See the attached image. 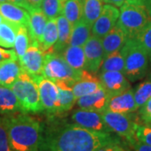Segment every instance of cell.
<instances>
[{
  "mask_svg": "<svg viewBox=\"0 0 151 151\" xmlns=\"http://www.w3.org/2000/svg\"><path fill=\"white\" fill-rule=\"evenodd\" d=\"M133 148L134 149V151H151V145L141 142L139 139L135 141L133 145Z\"/></svg>",
  "mask_w": 151,
  "mask_h": 151,
  "instance_id": "cell-40",
  "label": "cell"
},
{
  "mask_svg": "<svg viewBox=\"0 0 151 151\" xmlns=\"http://www.w3.org/2000/svg\"><path fill=\"white\" fill-rule=\"evenodd\" d=\"M102 117L108 128L117 134L125 139L130 145L133 146L138 139L136 137V129L139 125L138 117L130 113H115L105 110Z\"/></svg>",
  "mask_w": 151,
  "mask_h": 151,
  "instance_id": "cell-7",
  "label": "cell"
},
{
  "mask_svg": "<svg viewBox=\"0 0 151 151\" xmlns=\"http://www.w3.org/2000/svg\"><path fill=\"white\" fill-rule=\"evenodd\" d=\"M125 69V59L122 50H118L108 56H106L103 60L100 71H121L124 74Z\"/></svg>",
  "mask_w": 151,
  "mask_h": 151,
  "instance_id": "cell-27",
  "label": "cell"
},
{
  "mask_svg": "<svg viewBox=\"0 0 151 151\" xmlns=\"http://www.w3.org/2000/svg\"><path fill=\"white\" fill-rule=\"evenodd\" d=\"M145 1L146 5L148 8V11H149V14H150V16L151 18V0H145Z\"/></svg>",
  "mask_w": 151,
  "mask_h": 151,
  "instance_id": "cell-44",
  "label": "cell"
},
{
  "mask_svg": "<svg viewBox=\"0 0 151 151\" xmlns=\"http://www.w3.org/2000/svg\"><path fill=\"white\" fill-rule=\"evenodd\" d=\"M97 151H129L122 144L121 141L112 142L100 147Z\"/></svg>",
  "mask_w": 151,
  "mask_h": 151,
  "instance_id": "cell-38",
  "label": "cell"
},
{
  "mask_svg": "<svg viewBox=\"0 0 151 151\" xmlns=\"http://www.w3.org/2000/svg\"><path fill=\"white\" fill-rule=\"evenodd\" d=\"M8 60H19L14 50H6L0 47V63Z\"/></svg>",
  "mask_w": 151,
  "mask_h": 151,
  "instance_id": "cell-39",
  "label": "cell"
},
{
  "mask_svg": "<svg viewBox=\"0 0 151 151\" xmlns=\"http://www.w3.org/2000/svg\"><path fill=\"white\" fill-rule=\"evenodd\" d=\"M82 71L71 68L62 55L55 51L53 49L45 53L42 70V75L45 77L54 81H65L72 86L81 77Z\"/></svg>",
  "mask_w": 151,
  "mask_h": 151,
  "instance_id": "cell-6",
  "label": "cell"
},
{
  "mask_svg": "<svg viewBox=\"0 0 151 151\" xmlns=\"http://www.w3.org/2000/svg\"><path fill=\"white\" fill-rule=\"evenodd\" d=\"M38 86L40 102L44 112L49 116L54 117L59 114L58 88L55 82L43 75L33 77Z\"/></svg>",
  "mask_w": 151,
  "mask_h": 151,
  "instance_id": "cell-8",
  "label": "cell"
},
{
  "mask_svg": "<svg viewBox=\"0 0 151 151\" xmlns=\"http://www.w3.org/2000/svg\"><path fill=\"white\" fill-rule=\"evenodd\" d=\"M11 89L19 102L21 113H43L44 109L40 102L36 81L25 70H22L20 75L11 86Z\"/></svg>",
  "mask_w": 151,
  "mask_h": 151,
  "instance_id": "cell-4",
  "label": "cell"
},
{
  "mask_svg": "<svg viewBox=\"0 0 151 151\" xmlns=\"http://www.w3.org/2000/svg\"><path fill=\"white\" fill-rule=\"evenodd\" d=\"M0 119L5 127L14 151H39L44 124L28 113L3 115Z\"/></svg>",
  "mask_w": 151,
  "mask_h": 151,
  "instance_id": "cell-2",
  "label": "cell"
},
{
  "mask_svg": "<svg viewBox=\"0 0 151 151\" xmlns=\"http://www.w3.org/2000/svg\"><path fill=\"white\" fill-rule=\"evenodd\" d=\"M150 21L145 0H126L120 7L117 24L128 39H134Z\"/></svg>",
  "mask_w": 151,
  "mask_h": 151,
  "instance_id": "cell-3",
  "label": "cell"
},
{
  "mask_svg": "<svg viewBox=\"0 0 151 151\" xmlns=\"http://www.w3.org/2000/svg\"><path fill=\"white\" fill-rule=\"evenodd\" d=\"M121 141L111 133L87 129L78 124L50 120L44 124L39 151H97L112 142Z\"/></svg>",
  "mask_w": 151,
  "mask_h": 151,
  "instance_id": "cell-1",
  "label": "cell"
},
{
  "mask_svg": "<svg viewBox=\"0 0 151 151\" xmlns=\"http://www.w3.org/2000/svg\"><path fill=\"white\" fill-rule=\"evenodd\" d=\"M30 42L29 29L26 25H19L17 29L16 37L14 41V50L16 52L19 60L26 52Z\"/></svg>",
  "mask_w": 151,
  "mask_h": 151,
  "instance_id": "cell-31",
  "label": "cell"
},
{
  "mask_svg": "<svg viewBox=\"0 0 151 151\" xmlns=\"http://www.w3.org/2000/svg\"><path fill=\"white\" fill-rule=\"evenodd\" d=\"M86 65L85 70L92 74H97L101 69L104 58L102 39L92 35L83 45Z\"/></svg>",
  "mask_w": 151,
  "mask_h": 151,
  "instance_id": "cell-10",
  "label": "cell"
},
{
  "mask_svg": "<svg viewBox=\"0 0 151 151\" xmlns=\"http://www.w3.org/2000/svg\"><path fill=\"white\" fill-rule=\"evenodd\" d=\"M57 39H58V29H57L56 18L50 19L47 20L42 37L40 41V47L43 50L44 53L54 48V45L57 41Z\"/></svg>",
  "mask_w": 151,
  "mask_h": 151,
  "instance_id": "cell-26",
  "label": "cell"
},
{
  "mask_svg": "<svg viewBox=\"0 0 151 151\" xmlns=\"http://www.w3.org/2000/svg\"><path fill=\"white\" fill-rule=\"evenodd\" d=\"M134 95L136 106L139 109L151 98V81L148 80L139 84L135 88Z\"/></svg>",
  "mask_w": 151,
  "mask_h": 151,
  "instance_id": "cell-33",
  "label": "cell"
},
{
  "mask_svg": "<svg viewBox=\"0 0 151 151\" xmlns=\"http://www.w3.org/2000/svg\"><path fill=\"white\" fill-rule=\"evenodd\" d=\"M20 112L21 107L11 87L0 86V114L9 115Z\"/></svg>",
  "mask_w": 151,
  "mask_h": 151,
  "instance_id": "cell-21",
  "label": "cell"
},
{
  "mask_svg": "<svg viewBox=\"0 0 151 151\" xmlns=\"http://www.w3.org/2000/svg\"><path fill=\"white\" fill-rule=\"evenodd\" d=\"M103 1L108 4H112L116 7H121L126 0H103Z\"/></svg>",
  "mask_w": 151,
  "mask_h": 151,
  "instance_id": "cell-42",
  "label": "cell"
},
{
  "mask_svg": "<svg viewBox=\"0 0 151 151\" xmlns=\"http://www.w3.org/2000/svg\"><path fill=\"white\" fill-rule=\"evenodd\" d=\"M102 88H103V86L100 79L86 70L82 71L81 77L72 85V90L76 99L96 92Z\"/></svg>",
  "mask_w": 151,
  "mask_h": 151,
  "instance_id": "cell-16",
  "label": "cell"
},
{
  "mask_svg": "<svg viewBox=\"0 0 151 151\" xmlns=\"http://www.w3.org/2000/svg\"><path fill=\"white\" fill-rule=\"evenodd\" d=\"M127 40L128 38L123 29L119 27L118 24H116L113 29L104 37L102 38L104 58L114 51L122 49Z\"/></svg>",
  "mask_w": 151,
  "mask_h": 151,
  "instance_id": "cell-18",
  "label": "cell"
},
{
  "mask_svg": "<svg viewBox=\"0 0 151 151\" xmlns=\"http://www.w3.org/2000/svg\"><path fill=\"white\" fill-rule=\"evenodd\" d=\"M65 0H43L41 9L47 19H55L62 14Z\"/></svg>",
  "mask_w": 151,
  "mask_h": 151,
  "instance_id": "cell-32",
  "label": "cell"
},
{
  "mask_svg": "<svg viewBox=\"0 0 151 151\" xmlns=\"http://www.w3.org/2000/svg\"><path fill=\"white\" fill-rule=\"evenodd\" d=\"M99 79L103 88L110 97L131 88L129 81L121 71H102L99 75Z\"/></svg>",
  "mask_w": 151,
  "mask_h": 151,
  "instance_id": "cell-13",
  "label": "cell"
},
{
  "mask_svg": "<svg viewBox=\"0 0 151 151\" xmlns=\"http://www.w3.org/2000/svg\"><path fill=\"white\" fill-rule=\"evenodd\" d=\"M151 60V21L134 38Z\"/></svg>",
  "mask_w": 151,
  "mask_h": 151,
  "instance_id": "cell-34",
  "label": "cell"
},
{
  "mask_svg": "<svg viewBox=\"0 0 151 151\" xmlns=\"http://www.w3.org/2000/svg\"><path fill=\"white\" fill-rule=\"evenodd\" d=\"M28 11L29 14L28 29L30 40H37L40 42L48 19L44 14L41 8H31Z\"/></svg>",
  "mask_w": 151,
  "mask_h": 151,
  "instance_id": "cell-19",
  "label": "cell"
},
{
  "mask_svg": "<svg viewBox=\"0 0 151 151\" xmlns=\"http://www.w3.org/2000/svg\"><path fill=\"white\" fill-rule=\"evenodd\" d=\"M0 151H14L11 147L9 139L5 127L0 119Z\"/></svg>",
  "mask_w": 151,
  "mask_h": 151,
  "instance_id": "cell-36",
  "label": "cell"
},
{
  "mask_svg": "<svg viewBox=\"0 0 151 151\" xmlns=\"http://www.w3.org/2000/svg\"><path fill=\"white\" fill-rule=\"evenodd\" d=\"M4 19H3V17L0 15V24H2V23L4 22Z\"/></svg>",
  "mask_w": 151,
  "mask_h": 151,
  "instance_id": "cell-46",
  "label": "cell"
},
{
  "mask_svg": "<svg viewBox=\"0 0 151 151\" xmlns=\"http://www.w3.org/2000/svg\"><path fill=\"white\" fill-rule=\"evenodd\" d=\"M139 117L145 124H151V98L139 108Z\"/></svg>",
  "mask_w": 151,
  "mask_h": 151,
  "instance_id": "cell-37",
  "label": "cell"
},
{
  "mask_svg": "<svg viewBox=\"0 0 151 151\" xmlns=\"http://www.w3.org/2000/svg\"><path fill=\"white\" fill-rule=\"evenodd\" d=\"M150 61H151V60H150ZM149 80H150V81H151V72L150 73V74H149Z\"/></svg>",
  "mask_w": 151,
  "mask_h": 151,
  "instance_id": "cell-47",
  "label": "cell"
},
{
  "mask_svg": "<svg viewBox=\"0 0 151 151\" xmlns=\"http://www.w3.org/2000/svg\"><path fill=\"white\" fill-rule=\"evenodd\" d=\"M110 96L104 88L76 99V105L81 109L103 113L106 110Z\"/></svg>",
  "mask_w": 151,
  "mask_h": 151,
  "instance_id": "cell-15",
  "label": "cell"
},
{
  "mask_svg": "<svg viewBox=\"0 0 151 151\" xmlns=\"http://www.w3.org/2000/svg\"><path fill=\"white\" fill-rule=\"evenodd\" d=\"M10 2L16 4V5L20 6V7L27 9V10H29L31 9V7L28 3V0H10Z\"/></svg>",
  "mask_w": 151,
  "mask_h": 151,
  "instance_id": "cell-41",
  "label": "cell"
},
{
  "mask_svg": "<svg viewBox=\"0 0 151 151\" xmlns=\"http://www.w3.org/2000/svg\"><path fill=\"white\" fill-rule=\"evenodd\" d=\"M125 59L124 75L129 81L143 79L148 72L150 56L141 47L138 41L134 39H128L122 47Z\"/></svg>",
  "mask_w": 151,
  "mask_h": 151,
  "instance_id": "cell-5",
  "label": "cell"
},
{
  "mask_svg": "<svg viewBox=\"0 0 151 151\" xmlns=\"http://www.w3.org/2000/svg\"><path fill=\"white\" fill-rule=\"evenodd\" d=\"M103 3V0H82V19L92 25L102 13Z\"/></svg>",
  "mask_w": 151,
  "mask_h": 151,
  "instance_id": "cell-28",
  "label": "cell"
},
{
  "mask_svg": "<svg viewBox=\"0 0 151 151\" xmlns=\"http://www.w3.org/2000/svg\"><path fill=\"white\" fill-rule=\"evenodd\" d=\"M58 88L59 114L70 111L76 102V98L72 90V86L65 81H55Z\"/></svg>",
  "mask_w": 151,
  "mask_h": 151,
  "instance_id": "cell-22",
  "label": "cell"
},
{
  "mask_svg": "<svg viewBox=\"0 0 151 151\" xmlns=\"http://www.w3.org/2000/svg\"><path fill=\"white\" fill-rule=\"evenodd\" d=\"M45 53L40 47V42L30 40L26 52L19 60L23 70L29 76L35 77L42 75Z\"/></svg>",
  "mask_w": 151,
  "mask_h": 151,
  "instance_id": "cell-9",
  "label": "cell"
},
{
  "mask_svg": "<svg viewBox=\"0 0 151 151\" xmlns=\"http://www.w3.org/2000/svg\"><path fill=\"white\" fill-rule=\"evenodd\" d=\"M136 137L141 142L151 145V124H139L136 129Z\"/></svg>",
  "mask_w": 151,
  "mask_h": 151,
  "instance_id": "cell-35",
  "label": "cell"
},
{
  "mask_svg": "<svg viewBox=\"0 0 151 151\" xmlns=\"http://www.w3.org/2000/svg\"><path fill=\"white\" fill-rule=\"evenodd\" d=\"M7 2H10V0H0V4H2V3H7Z\"/></svg>",
  "mask_w": 151,
  "mask_h": 151,
  "instance_id": "cell-45",
  "label": "cell"
},
{
  "mask_svg": "<svg viewBox=\"0 0 151 151\" xmlns=\"http://www.w3.org/2000/svg\"><path fill=\"white\" fill-rule=\"evenodd\" d=\"M61 55L69 65L74 70L78 71L85 70L86 58L82 46L69 45L64 50Z\"/></svg>",
  "mask_w": 151,
  "mask_h": 151,
  "instance_id": "cell-23",
  "label": "cell"
},
{
  "mask_svg": "<svg viewBox=\"0 0 151 151\" xmlns=\"http://www.w3.org/2000/svg\"><path fill=\"white\" fill-rule=\"evenodd\" d=\"M43 0H28L29 4L31 8H40Z\"/></svg>",
  "mask_w": 151,
  "mask_h": 151,
  "instance_id": "cell-43",
  "label": "cell"
},
{
  "mask_svg": "<svg viewBox=\"0 0 151 151\" xmlns=\"http://www.w3.org/2000/svg\"><path fill=\"white\" fill-rule=\"evenodd\" d=\"M19 60H8L0 63V86L11 87L21 73Z\"/></svg>",
  "mask_w": 151,
  "mask_h": 151,
  "instance_id": "cell-20",
  "label": "cell"
},
{
  "mask_svg": "<svg viewBox=\"0 0 151 151\" xmlns=\"http://www.w3.org/2000/svg\"><path fill=\"white\" fill-rule=\"evenodd\" d=\"M61 14L73 26L82 19V0H65Z\"/></svg>",
  "mask_w": 151,
  "mask_h": 151,
  "instance_id": "cell-29",
  "label": "cell"
},
{
  "mask_svg": "<svg viewBox=\"0 0 151 151\" xmlns=\"http://www.w3.org/2000/svg\"><path fill=\"white\" fill-rule=\"evenodd\" d=\"M56 21H57V29H58V39L54 45L53 50L61 54L64 51V50L67 46H69L72 25L62 14H60L56 18Z\"/></svg>",
  "mask_w": 151,
  "mask_h": 151,
  "instance_id": "cell-24",
  "label": "cell"
},
{
  "mask_svg": "<svg viewBox=\"0 0 151 151\" xmlns=\"http://www.w3.org/2000/svg\"><path fill=\"white\" fill-rule=\"evenodd\" d=\"M18 26L17 24L4 20L0 24V46L8 49L14 47Z\"/></svg>",
  "mask_w": 151,
  "mask_h": 151,
  "instance_id": "cell-30",
  "label": "cell"
},
{
  "mask_svg": "<svg viewBox=\"0 0 151 151\" xmlns=\"http://www.w3.org/2000/svg\"><path fill=\"white\" fill-rule=\"evenodd\" d=\"M0 15L5 21L17 25H29V11L11 2L0 4Z\"/></svg>",
  "mask_w": 151,
  "mask_h": 151,
  "instance_id": "cell-17",
  "label": "cell"
},
{
  "mask_svg": "<svg viewBox=\"0 0 151 151\" xmlns=\"http://www.w3.org/2000/svg\"><path fill=\"white\" fill-rule=\"evenodd\" d=\"M106 110L121 113H134L138 110L135 103L134 91L129 90L110 97Z\"/></svg>",
  "mask_w": 151,
  "mask_h": 151,
  "instance_id": "cell-14",
  "label": "cell"
},
{
  "mask_svg": "<svg viewBox=\"0 0 151 151\" xmlns=\"http://www.w3.org/2000/svg\"><path fill=\"white\" fill-rule=\"evenodd\" d=\"M120 10L112 4L103 5L101 14L92 25V35L102 39L108 34L119 20Z\"/></svg>",
  "mask_w": 151,
  "mask_h": 151,
  "instance_id": "cell-12",
  "label": "cell"
},
{
  "mask_svg": "<svg viewBox=\"0 0 151 151\" xmlns=\"http://www.w3.org/2000/svg\"><path fill=\"white\" fill-rule=\"evenodd\" d=\"M92 24L81 19L72 26L69 45L83 46L88 39L91 37Z\"/></svg>",
  "mask_w": 151,
  "mask_h": 151,
  "instance_id": "cell-25",
  "label": "cell"
},
{
  "mask_svg": "<svg viewBox=\"0 0 151 151\" xmlns=\"http://www.w3.org/2000/svg\"><path fill=\"white\" fill-rule=\"evenodd\" d=\"M70 119L75 124L87 129L103 133H112L105 124L101 113L80 108L73 112Z\"/></svg>",
  "mask_w": 151,
  "mask_h": 151,
  "instance_id": "cell-11",
  "label": "cell"
}]
</instances>
